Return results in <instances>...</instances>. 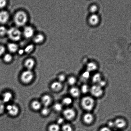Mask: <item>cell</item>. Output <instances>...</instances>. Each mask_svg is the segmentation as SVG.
<instances>
[{"mask_svg":"<svg viewBox=\"0 0 131 131\" xmlns=\"http://www.w3.org/2000/svg\"><path fill=\"white\" fill-rule=\"evenodd\" d=\"M60 127L57 124H52L49 126V131H59Z\"/></svg>","mask_w":131,"mask_h":131,"instance_id":"cell-21","label":"cell"},{"mask_svg":"<svg viewBox=\"0 0 131 131\" xmlns=\"http://www.w3.org/2000/svg\"><path fill=\"white\" fill-rule=\"evenodd\" d=\"M99 18L98 16L96 15H93L90 17L89 22L91 25L94 26L98 24Z\"/></svg>","mask_w":131,"mask_h":131,"instance_id":"cell-12","label":"cell"},{"mask_svg":"<svg viewBox=\"0 0 131 131\" xmlns=\"http://www.w3.org/2000/svg\"><path fill=\"white\" fill-rule=\"evenodd\" d=\"M34 75L32 71L31 70H27L22 73L20 79L23 83H28L32 80Z\"/></svg>","mask_w":131,"mask_h":131,"instance_id":"cell-4","label":"cell"},{"mask_svg":"<svg viewBox=\"0 0 131 131\" xmlns=\"http://www.w3.org/2000/svg\"><path fill=\"white\" fill-rule=\"evenodd\" d=\"M101 80V74L98 73L95 74L92 77V81L94 83H98Z\"/></svg>","mask_w":131,"mask_h":131,"instance_id":"cell-22","label":"cell"},{"mask_svg":"<svg viewBox=\"0 0 131 131\" xmlns=\"http://www.w3.org/2000/svg\"><path fill=\"white\" fill-rule=\"evenodd\" d=\"M35 62L32 59H28L25 61L24 65L27 70H31L34 67Z\"/></svg>","mask_w":131,"mask_h":131,"instance_id":"cell-14","label":"cell"},{"mask_svg":"<svg viewBox=\"0 0 131 131\" xmlns=\"http://www.w3.org/2000/svg\"><path fill=\"white\" fill-rule=\"evenodd\" d=\"M24 51L23 50H20L19 51V54H22L24 53Z\"/></svg>","mask_w":131,"mask_h":131,"instance_id":"cell-43","label":"cell"},{"mask_svg":"<svg viewBox=\"0 0 131 131\" xmlns=\"http://www.w3.org/2000/svg\"><path fill=\"white\" fill-rule=\"evenodd\" d=\"M97 6L95 5H92L90 8V11L91 12L94 13L97 11Z\"/></svg>","mask_w":131,"mask_h":131,"instance_id":"cell-36","label":"cell"},{"mask_svg":"<svg viewBox=\"0 0 131 131\" xmlns=\"http://www.w3.org/2000/svg\"><path fill=\"white\" fill-rule=\"evenodd\" d=\"M52 98L51 96L49 95H45L42 97L41 103L44 106L48 107L52 102Z\"/></svg>","mask_w":131,"mask_h":131,"instance_id":"cell-9","label":"cell"},{"mask_svg":"<svg viewBox=\"0 0 131 131\" xmlns=\"http://www.w3.org/2000/svg\"><path fill=\"white\" fill-rule=\"evenodd\" d=\"M64 120L63 118H59L58 120H57L58 124H62L64 122Z\"/></svg>","mask_w":131,"mask_h":131,"instance_id":"cell-41","label":"cell"},{"mask_svg":"<svg viewBox=\"0 0 131 131\" xmlns=\"http://www.w3.org/2000/svg\"><path fill=\"white\" fill-rule=\"evenodd\" d=\"M6 109L8 113L12 116H15L19 113V108L15 105H8L6 106Z\"/></svg>","mask_w":131,"mask_h":131,"instance_id":"cell-6","label":"cell"},{"mask_svg":"<svg viewBox=\"0 0 131 131\" xmlns=\"http://www.w3.org/2000/svg\"><path fill=\"white\" fill-rule=\"evenodd\" d=\"M91 92L92 95L96 97H99L102 95L103 91L102 88L98 85L92 86L91 89Z\"/></svg>","mask_w":131,"mask_h":131,"instance_id":"cell-5","label":"cell"},{"mask_svg":"<svg viewBox=\"0 0 131 131\" xmlns=\"http://www.w3.org/2000/svg\"><path fill=\"white\" fill-rule=\"evenodd\" d=\"M81 105L85 110L88 111H91L93 109L94 106V100L90 96H86L82 99Z\"/></svg>","mask_w":131,"mask_h":131,"instance_id":"cell-2","label":"cell"},{"mask_svg":"<svg viewBox=\"0 0 131 131\" xmlns=\"http://www.w3.org/2000/svg\"><path fill=\"white\" fill-rule=\"evenodd\" d=\"M50 110L48 107L44 106L41 111V113L43 115H47L49 114Z\"/></svg>","mask_w":131,"mask_h":131,"instance_id":"cell-24","label":"cell"},{"mask_svg":"<svg viewBox=\"0 0 131 131\" xmlns=\"http://www.w3.org/2000/svg\"><path fill=\"white\" fill-rule=\"evenodd\" d=\"M44 38L42 34L37 35L33 38V41L36 43H42L44 40Z\"/></svg>","mask_w":131,"mask_h":131,"instance_id":"cell-19","label":"cell"},{"mask_svg":"<svg viewBox=\"0 0 131 131\" xmlns=\"http://www.w3.org/2000/svg\"><path fill=\"white\" fill-rule=\"evenodd\" d=\"M5 49L3 46L0 45V56H2L4 53Z\"/></svg>","mask_w":131,"mask_h":131,"instance_id":"cell-38","label":"cell"},{"mask_svg":"<svg viewBox=\"0 0 131 131\" xmlns=\"http://www.w3.org/2000/svg\"><path fill=\"white\" fill-rule=\"evenodd\" d=\"M13 97L12 93L10 92H6L2 95V100L4 103H7L10 102Z\"/></svg>","mask_w":131,"mask_h":131,"instance_id":"cell-11","label":"cell"},{"mask_svg":"<svg viewBox=\"0 0 131 131\" xmlns=\"http://www.w3.org/2000/svg\"><path fill=\"white\" fill-rule=\"evenodd\" d=\"M97 66L95 64L91 63L89 64L87 66V70L88 71H93L96 70Z\"/></svg>","mask_w":131,"mask_h":131,"instance_id":"cell-25","label":"cell"},{"mask_svg":"<svg viewBox=\"0 0 131 131\" xmlns=\"http://www.w3.org/2000/svg\"><path fill=\"white\" fill-rule=\"evenodd\" d=\"M70 93L73 97H77L79 95L80 91L77 87H73L70 89Z\"/></svg>","mask_w":131,"mask_h":131,"instance_id":"cell-18","label":"cell"},{"mask_svg":"<svg viewBox=\"0 0 131 131\" xmlns=\"http://www.w3.org/2000/svg\"><path fill=\"white\" fill-rule=\"evenodd\" d=\"M51 88L54 91H59L62 88V83L59 81L53 82L51 85Z\"/></svg>","mask_w":131,"mask_h":131,"instance_id":"cell-13","label":"cell"},{"mask_svg":"<svg viewBox=\"0 0 131 131\" xmlns=\"http://www.w3.org/2000/svg\"><path fill=\"white\" fill-rule=\"evenodd\" d=\"M7 30L4 27L0 26V36H3L7 33Z\"/></svg>","mask_w":131,"mask_h":131,"instance_id":"cell-31","label":"cell"},{"mask_svg":"<svg viewBox=\"0 0 131 131\" xmlns=\"http://www.w3.org/2000/svg\"><path fill=\"white\" fill-rule=\"evenodd\" d=\"M34 30L31 27H25L24 30V34L25 38H30L33 36L34 34Z\"/></svg>","mask_w":131,"mask_h":131,"instance_id":"cell-10","label":"cell"},{"mask_svg":"<svg viewBox=\"0 0 131 131\" xmlns=\"http://www.w3.org/2000/svg\"><path fill=\"white\" fill-rule=\"evenodd\" d=\"M12 60V57L9 54H6L4 57V61L6 62H10Z\"/></svg>","mask_w":131,"mask_h":131,"instance_id":"cell-27","label":"cell"},{"mask_svg":"<svg viewBox=\"0 0 131 131\" xmlns=\"http://www.w3.org/2000/svg\"><path fill=\"white\" fill-rule=\"evenodd\" d=\"M64 116L67 120H71L75 116V113L73 109L69 108L66 109L63 111Z\"/></svg>","mask_w":131,"mask_h":131,"instance_id":"cell-7","label":"cell"},{"mask_svg":"<svg viewBox=\"0 0 131 131\" xmlns=\"http://www.w3.org/2000/svg\"><path fill=\"white\" fill-rule=\"evenodd\" d=\"M34 49V46L32 45H30L26 47L24 51L27 53H29L31 52Z\"/></svg>","mask_w":131,"mask_h":131,"instance_id":"cell-30","label":"cell"},{"mask_svg":"<svg viewBox=\"0 0 131 131\" xmlns=\"http://www.w3.org/2000/svg\"><path fill=\"white\" fill-rule=\"evenodd\" d=\"M42 104L41 102L38 101H34L31 103V106L32 108L35 110H40Z\"/></svg>","mask_w":131,"mask_h":131,"instance_id":"cell-17","label":"cell"},{"mask_svg":"<svg viewBox=\"0 0 131 131\" xmlns=\"http://www.w3.org/2000/svg\"><path fill=\"white\" fill-rule=\"evenodd\" d=\"M115 126L118 128H123L125 126L126 123L124 120L122 119H117L114 122Z\"/></svg>","mask_w":131,"mask_h":131,"instance_id":"cell-15","label":"cell"},{"mask_svg":"<svg viewBox=\"0 0 131 131\" xmlns=\"http://www.w3.org/2000/svg\"><path fill=\"white\" fill-rule=\"evenodd\" d=\"M9 18L8 13L6 11L0 12V23L1 24H6Z\"/></svg>","mask_w":131,"mask_h":131,"instance_id":"cell-8","label":"cell"},{"mask_svg":"<svg viewBox=\"0 0 131 131\" xmlns=\"http://www.w3.org/2000/svg\"><path fill=\"white\" fill-rule=\"evenodd\" d=\"M14 21L18 26H23L26 24L28 20L27 16L25 12L19 11L16 13L14 16Z\"/></svg>","mask_w":131,"mask_h":131,"instance_id":"cell-1","label":"cell"},{"mask_svg":"<svg viewBox=\"0 0 131 131\" xmlns=\"http://www.w3.org/2000/svg\"><path fill=\"white\" fill-rule=\"evenodd\" d=\"M7 33L9 38L13 41H18L21 38V32L19 29L16 28H10L7 30Z\"/></svg>","mask_w":131,"mask_h":131,"instance_id":"cell-3","label":"cell"},{"mask_svg":"<svg viewBox=\"0 0 131 131\" xmlns=\"http://www.w3.org/2000/svg\"><path fill=\"white\" fill-rule=\"evenodd\" d=\"M62 130V131H72V128L69 124H65L63 126Z\"/></svg>","mask_w":131,"mask_h":131,"instance_id":"cell-29","label":"cell"},{"mask_svg":"<svg viewBox=\"0 0 131 131\" xmlns=\"http://www.w3.org/2000/svg\"><path fill=\"white\" fill-rule=\"evenodd\" d=\"M89 90V87L86 84H83L81 87V91L83 93H87Z\"/></svg>","mask_w":131,"mask_h":131,"instance_id":"cell-32","label":"cell"},{"mask_svg":"<svg viewBox=\"0 0 131 131\" xmlns=\"http://www.w3.org/2000/svg\"><path fill=\"white\" fill-rule=\"evenodd\" d=\"M108 125L110 128L113 127L115 126L114 122L112 121L109 122L108 123Z\"/></svg>","mask_w":131,"mask_h":131,"instance_id":"cell-40","label":"cell"},{"mask_svg":"<svg viewBox=\"0 0 131 131\" xmlns=\"http://www.w3.org/2000/svg\"><path fill=\"white\" fill-rule=\"evenodd\" d=\"M90 73L88 71L85 72L82 74V77L85 79H88L90 77Z\"/></svg>","mask_w":131,"mask_h":131,"instance_id":"cell-35","label":"cell"},{"mask_svg":"<svg viewBox=\"0 0 131 131\" xmlns=\"http://www.w3.org/2000/svg\"><path fill=\"white\" fill-rule=\"evenodd\" d=\"M76 82V80L75 78L73 77H71L68 80V83L70 85H73L75 84Z\"/></svg>","mask_w":131,"mask_h":131,"instance_id":"cell-33","label":"cell"},{"mask_svg":"<svg viewBox=\"0 0 131 131\" xmlns=\"http://www.w3.org/2000/svg\"><path fill=\"white\" fill-rule=\"evenodd\" d=\"M8 48L9 50L12 52H15L17 50L18 47L17 45L15 43H11L8 45Z\"/></svg>","mask_w":131,"mask_h":131,"instance_id":"cell-20","label":"cell"},{"mask_svg":"<svg viewBox=\"0 0 131 131\" xmlns=\"http://www.w3.org/2000/svg\"><path fill=\"white\" fill-rule=\"evenodd\" d=\"M66 79V77L65 75L63 74H61L59 75L58 77V79L59 82L62 83V82L64 81Z\"/></svg>","mask_w":131,"mask_h":131,"instance_id":"cell-34","label":"cell"},{"mask_svg":"<svg viewBox=\"0 0 131 131\" xmlns=\"http://www.w3.org/2000/svg\"><path fill=\"white\" fill-rule=\"evenodd\" d=\"M63 103L64 105L68 106L71 104L72 102V100L69 97H66L63 100Z\"/></svg>","mask_w":131,"mask_h":131,"instance_id":"cell-23","label":"cell"},{"mask_svg":"<svg viewBox=\"0 0 131 131\" xmlns=\"http://www.w3.org/2000/svg\"><path fill=\"white\" fill-rule=\"evenodd\" d=\"M6 107L5 104L4 103L2 100L0 99V115L3 113L5 111Z\"/></svg>","mask_w":131,"mask_h":131,"instance_id":"cell-28","label":"cell"},{"mask_svg":"<svg viewBox=\"0 0 131 131\" xmlns=\"http://www.w3.org/2000/svg\"><path fill=\"white\" fill-rule=\"evenodd\" d=\"M106 85V82L104 81L101 80L98 83V85L100 87L102 88V87Z\"/></svg>","mask_w":131,"mask_h":131,"instance_id":"cell-39","label":"cell"},{"mask_svg":"<svg viewBox=\"0 0 131 131\" xmlns=\"http://www.w3.org/2000/svg\"><path fill=\"white\" fill-rule=\"evenodd\" d=\"M100 131H111L109 128L104 127L101 129Z\"/></svg>","mask_w":131,"mask_h":131,"instance_id":"cell-42","label":"cell"},{"mask_svg":"<svg viewBox=\"0 0 131 131\" xmlns=\"http://www.w3.org/2000/svg\"><path fill=\"white\" fill-rule=\"evenodd\" d=\"M6 1L4 0H0V8H3L6 6Z\"/></svg>","mask_w":131,"mask_h":131,"instance_id":"cell-37","label":"cell"},{"mask_svg":"<svg viewBox=\"0 0 131 131\" xmlns=\"http://www.w3.org/2000/svg\"><path fill=\"white\" fill-rule=\"evenodd\" d=\"M83 121L87 124H90L93 120V115L92 114L88 113L85 114L83 117Z\"/></svg>","mask_w":131,"mask_h":131,"instance_id":"cell-16","label":"cell"},{"mask_svg":"<svg viewBox=\"0 0 131 131\" xmlns=\"http://www.w3.org/2000/svg\"><path fill=\"white\" fill-rule=\"evenodd\" d=\"M54 109L56 111H61L62 109V105L61 104L59 103H57L55 104L54 105Z\"/></svg>","mask_w":131,"mask_h":131,"instance_id":"cell-26","label":"cell"}]
</instances>
